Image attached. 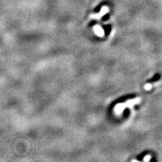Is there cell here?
Listing matches in <instances>:
<instances>
[{"mask_svg":"<svg viewBox=\"0 0 162 162\" xmlns=\"http://www.w3.org/2000/svg\"><path fill=\"white\" fill-rule=\"evenodd\" d=\"M94 32H95V33L97 34L98 36H100V37H103L104 35H105V32H104V31L102 30L101 27H100L99 26H96L94 27Z\"/></svg>","mask_w":162,"mask_h":162,"instance_id":"cell-2","label":"cell"},{"mask_svg":"<svg viewBox=\"0 0 162 162\" xmlns=\"http://www.w3.org/2000/svg\"><path fill=\"white\" fill-rule=\"evenodd\" d=\"M140 101V98H136L134 100H130V101H127L126 103L125 104H119L115 107V112L117 113V114H120L123 111V110L125 109V107H132V106H134L136 104L139 103V101Z\"/></svg>","mask_w":162,"mask_h":162,"instance_id":"cell-1","label":"cell"},{"mask_svg":"<svg viewBox=\"0 0 162 162\" xmlns=\"http://www.w3.org/2000/svg\"><path fill=\"white\" fill-rule=\"evenodd\" d=\"M151 87H152V86L150 84H146V86H145V89H147V90L149 89H151Z\"/></svg>","mask_w":162,"mask_h":162,"instance_id":"cell-4","label":"cell"},{"mask_svg":"<svg viewBox=\"0 0 162 162\" xmlns=\"http://www.w3.org/2000/svg\"><path fill=\"white\" fill-rule=\"evenodd\" d=\"M152 159V156L150 155H147L146 156H145V157H144L143 161L148 162V161H150V159Z\"/></svg>","mask_w":162,"mask_h":162,"instance_id":"cell-3","label":"cell"},{"mask_svg":"<svg viewBox=\"0 0 162 162\" xmlns=\"http://www.w3.org/2000/svg\"><path fill=\"white\" fill-rule=\"evenodd\" d=\"M132 162H140V161H136V160H133V161H132Z\"/></svg>","mask_w":162,"mask_h":162,"instance_id":"cell-5","label":"cell"}]
</instances>
